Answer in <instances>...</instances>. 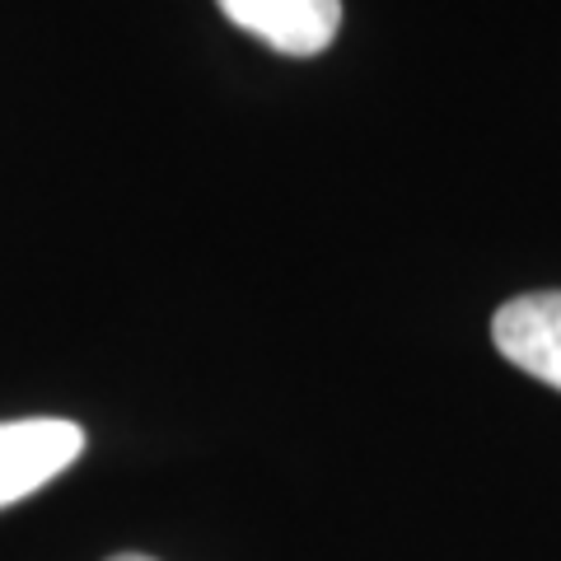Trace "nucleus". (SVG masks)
<instances>
[{"mask_svg":"<svg viewBox=\"0 0 561 561\" xmlns=\"http://www.w3.org/2000/svg\"><path fill=\"white\" fill-rule=\"evenodd\" d=\"M108 561H154V557H146V552H117V557H108Z\"/></svg>","mask_w":561,"mask_h":561,"instance_id":"4","label":"nucleus"},{"mask_svg":"<svg viewBox=\"0 0 561 561\" xmlns=\"http://www.w3.org/2000/svg\"><path fill=\"white\" fill-rule=\"evenodd\" d=\"M220 14L280 57H319L342 33V0H216Z\"/></svg>","mask_w":561,"mask_h":561,"instance_id":"2","label":"nucleus"},{"mask_svg":"<svg viewBox=\"0 0 561 561\" xmlns=\"http://www.w3.org/2000/svg\"><path fill=\"white\" fill-rule=\"evenodd\" d=\"M84 454V431L61 416L0 421V511L33 496Z\"/></svg>","mask_w":561,"mask_h":561,"instance_id":"1","label":"nucleus"},{"mask_svg":"<svg viewBox=\"0 0 561 561\" xmlns=\"http://www.w3.org/2000/svg\"><path fill=\"white\" fill-rule=\"evenodd\" d=\"M491 342L515 370L561 393V290L515 295L491 319Z\"/></svg>","mask_w":561,"mask_h":561,"instance_id":"3","label":"nucleus"}]
</instances>
